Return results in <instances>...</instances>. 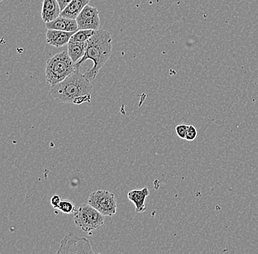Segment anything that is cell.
<instances>
[{
	"instance_id": "1",
	"label": "cell",
	"mask_w": 258,
	"mask_h": 254,
	"mask_svg": "<svg viewBox=\"0 0 258 254\" xmlns=\"http://www.w3.org/2000/svg\"><path fill=\"white\" fill-rule=\"evenodd\" d=\"M112 39L110 33L104 30H96L93 36L88 41L85 55L75 64L76 69L88 59L93 61V66L84 75L90 81L96 79L99 70L104 67L112 54Z\"/></svg>"
},
{
	"instance_id": "2",
	"label": "cell",
	"mask_w": 258,
	"mask_h": 254,
	"mask_svg": "<svg viewBox=\"0 0 258 254\" xmlns=\"http://www.w3.org/2000/svg\"><path fill=\"white\" fill-rule=\"evenodd\" d=\"M92 89L90 81L77 69L63 81L51 86V94L58 102L75 104L80 98L90 96Z\"/></svg>"
},
{
	"instance_id": "3",
	"label": "cell",
	"mask_w": 258,
	"mask_h": 254,
	"mask_svg": "<svg viewBox=\"0 0 258 254\" xmlns=\"http://www.w3.org/2000/svg\"><path fill=\"white\" fill-rule=\"evenodd\" d=\"M77 70L68 51L58 53L46 62V79L51 86L63 81Z\"/></svg>"
},
{
	"instance_id": "4",
	"label": "cell",
	"mask_w": 258,
	"mask_h": 254,
	"mask_svg": "<svg viewBox=\"0 0 258 254\" xmlns=\"http://www.w3.org/2000/svg\"><path fill=\"white\" fill-rule=\"evenodd\" d=\"M74 218L76 226L85 232L98 229L104 223V215L89 204L76 207Z\"/></svg>"
},
{
	"instance_id": "5",
	"label": "cell",
	"mask_w": 258,
	"mask_h": 254,
	"mask_svg": "<svg viewBox=\"0 0 258 254\" xmlns=\"http://www.w3.org/2000/svg\"><path fill=\"white\" fill-rule=\"evenodd\" d=\"M88 204L104 216H113L117 213L115 196L106 190H98L92 192L89 196Z\"/></svg>"
},
{
	"instance_id": "6",
	"label": "cell",
	"mask_w": 258,
	"mask_h": 254,
	"mask_svg": "<svg viewBox=\"0 0 258 254\" xmlns=\"http://www.w3.org/2000/svg\"><path fill=\"white\" fill-rule=\"evenodd\" d=\"M56 253H94V251L88 239L70 233L61 240Z\"/></svg>"
},
{
	"instance_id": "7",
	"label": "cell",
	"mask_w": 258,
	"mask_h": 254,
	"mask_svg": "<svg viewBox=\"0 0 258 254\" xmlns=\"http://www.w3.org/2000/svg\"><path fill=\"white\" fill-rule=\"evenodd\" d=\"M76 20L78 24L79 30H98L101 26L98 9L89 5L82 10Z\"/></svg>"
},
{
	"instance_id": "8",
	"label": "cell",
	"mask_w": 258,
	"mask_h": 254,
	"mask_svg": "<svg viewBox=\"0 0 258 254\" xmlns=\"http://www.w3.org/2000/svg\"><path fill=\"white\" fill-rule=\"evenodd\" d=\"M74 32H64L60 30H48L46 42L48 45L55 48H60L69 44Z\"/></svg>"
},
{
	"instance_id": "9",
	"label": "cell",
	"mask_w": 258,
	"mask_h": 254,
	"mask_svg": "<svg viewBox=\"0 0 258 254\" xmlns=\"http://www.w3.org/2000/svg\"><path fill=\"white\" fill-rule=\"evenodd\" d=\"M149 195L150 191L147 187L142 189H135L128 192V199L135 205L137 213H144L146 211L145 202Z\"/></svg>"
},
{
	"instance_id": "10",
	"label": "cell",
	"mask_w": 258,
	"mask_h": 254,
	"mask_svg": "<svg viewBox=\"0 0 258 254\" xmlns=\"http://www.w3.org/2000/svg\"><path fill=\"white\" fill-rule=\"evenodd\" d=\"M48 30H60L64 32H76L79 30V26L76 19L59 17L55 20L46 23Z\"/></svg>"
},
{
	"instance_id": "11",
	"label": "cell",
	"mask_w": 258,
	"mask_h": 254,
	"mask_svg": "<svg viewBox=\"0 0 258 254\" xmlns=\"http://www.w3.org/2000/svg\"><path fill=\"white\" fill-rule=\"evenodd\" d=\"M61 9L56 0H43L41 17L45 23L52 22L60 17Z\"/></svg>"
},
{
	"instance_id": "12",
	"label": "cell",
	"mask_w": 258,
	"mask_h": 254,
	"mask_svg": "<svg viewBox=\"0 0 258 254\" xmlns=\"http://www.w3.org/2000/svg\"><path fill=\"white\" fill-rule=\"evenodd\" d=\"M90 0H72L70 4L61 12L60 17L77 19L82 10L88 6Z\"/></svg>"
},
{
	"instance_id": "13",
	"label": "cell",
	"mask_w": 258,
	"mask_h": 254,
	"mask_svg": "<svg viewBox=\"0 0 258 254\" xmlns=\"http://www.w3.org/2000/svg\"><path fill=\"white\" fill-rule=\"evenodd\" d=\"M88 46V41L83 43L69 42L68 44V53L74 63H77L85 55Z\"/></svg>"
},
{
	"instance_id": "14",
	"label": "cell",
	"mask_w": 258,
	"mask_h": 254,
	"mask_svg": "<svg viewBox=\"0 0 258 254\" xmlns=\"http://www.w3.org/2000/svg\"><path fill=\"white\" fill-rule=\"evenodd\" d=\"M96 30H79L72 35L70 42H78V43H83V42L88 41L92 36H93Z\"/></svg>"
},
{
	"instance_id": "15",
	"label": "cell",
	"mask_w": 258,
	"mask_h": 254,
	"mask_svg": "<svg viewBox=\"0 0 258 254\" xmlns=\"http://www.w3.org/2000/svg\"><path fill=\"white\" fill-rule=\"evenodd\" d=\"M76 207L72 201L68 200V199H64L61 201L58 210H60L62 213L66 214L74 213Z\"/></svg>"
},
{
	"instance_id": "16",
	"label": "cell",
	"mask_w": 258,
	"mask_h": 254,
	"mask_svg": "<svg viewBox=\"0 0 258 254\" xmlns=\"http://www.w3.org/2000/svg\"><path fill=\"white\" fill-rule=\"evenodd\" d=\"M188 125L185 124H180L175 127V132L179 138L181 139H185L186 136L187 130H188Z\"/></svg>"
},
{
	"instance_id": "17",
	"label": "cell",
	"mask_w": 258,
	"mask_h": 254,
	"mask_svg": "<svg viewBox=\"0 0 258 254\" xmlns=\"http://www.w3.org/2000/svg\"><path fill=\"white\" fill-rule=\"evenodd\" d=\"M197 136H198V130H197V128L192 125H188L185 139L187 141H194V140L196 139Z\"/></svg>"
},
{
	"instance_id": "18",
	"label": "cell",
	"mask_w": 258,
	"mask_h": 254,
	"mask_svg": "<svg viewBox=\"0 0 258 254\" xmlns=\"http://www.w3.org/2000/svg\"><path fill=\"white\" fill-rule=\"evenodd\" d=\"M61 199L60 197L57 194H55V195L53 196L51 199V205L54 207V209H58V207H59V204H60Z\"/></svg>"
},
{
	"instance_id": "19",
	"label": "cell",
	"mask_w": 258,
	"mask_h": 254,
	"mask_svg": "<svg viewBox=\"0 0 258 254\" xmlns=\"http://www.w3.org/2000/svg\"><path fill=\"white\" fill-rule=\"evenodd\" d=\"M72 1V0H56L58 4H59V7H60L61 11H63V10L70 4Z\"/></svg>"
},
{
	"instance_id": "20",
	"label": "cell",
	"mask_w": 258,
	"mask_h": 254,
	"mask_svg": "<svg viewBox=\"0 0 258 254\" xmlns=\"http://www.w3.org/2000/svg\"><path fill=\"white\" fill-rule=\"evenodd\" d=\"M2 1H3V0H1V2H2Z\"/></svg>"
}]
</instances>
